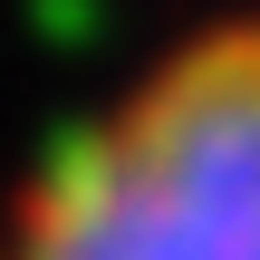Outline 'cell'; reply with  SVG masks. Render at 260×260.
I'll return each mask as SVG.
<instances>
[{"label": "cell", "mask_w": 260, "mask_h": 260, "mask_svg": "<svg viewBox=\"0 0 260 260\" xmlns=\"http://www.w3.org/2000/svg\"><path fill=\"white\" fill-rule=\"evenodd\" d=\"M0 260H260V10L174 39L10 193Z\"/></svg>", "instance_id": "1"}]
</instances>
